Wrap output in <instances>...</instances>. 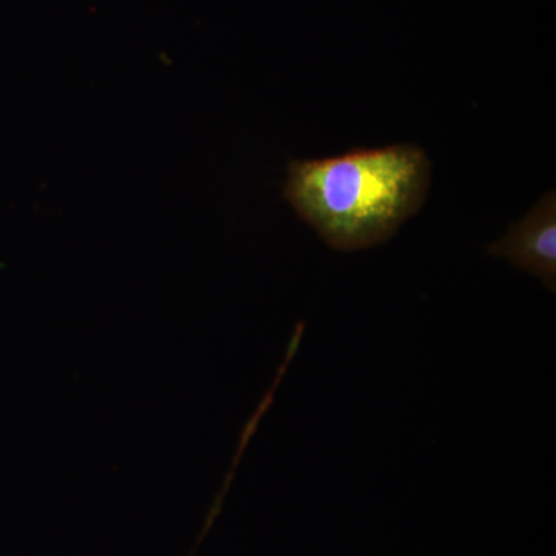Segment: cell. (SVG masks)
Here are the masks:
<instances>
[{"label": "cell", "instance_id": "cell-1", "mask_svg": "<svg viewBox=\"0 0 556 556\" xmlns=\"http://www.w3.org/2000/svg\"><path fill=\"white\" fill-rule=\"evenodd\" d=\"M430 174V160L416 146L354 150L291 161L283 195L325 243L357 251L390 240L419 212Z\"/></svg>", "mask_w": 556, "mask_h": 556}, {"label": "cell", "instance_id": "cell-2", "mask_svg": "<svg viewBox=\"0 0 556 556\" xmlns=\"http://www.w3.org/2000/svg\"><path fill=\"white\" fill-rule=\"evenodd\" d=\"M492 257L510 260L518 268L540 277L552 292L556 283V199L546 193L506 237L486 248Z\"/></svg>", "mask_w": 556, "mask_h": 556}]
</instances>
